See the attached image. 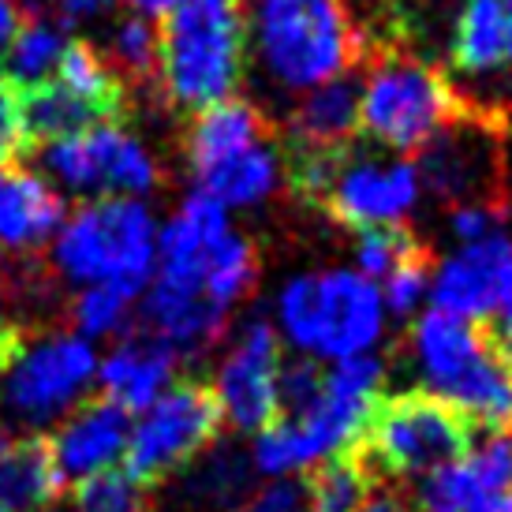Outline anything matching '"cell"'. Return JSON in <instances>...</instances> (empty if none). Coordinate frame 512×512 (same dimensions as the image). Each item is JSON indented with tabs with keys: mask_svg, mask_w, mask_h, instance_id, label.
<instances>
[{
	"mask_svg": "<svg viewBox=\"0 0 512 512\" xmlns=\"http://www.w3.org/2000/svg\"><path fill=\"white\" fill-rule=\"evenodd\" d=\"M42 176L79 199H146L161 184L154 154L116 120H98L38 143Z\"/></svg>",
	"mask_w": 512,
	"mask_h": 512,
	"instance_id": "obj_10",
	"label": "cell"
},
{
	"mask_svg": "<svg viewBox=\"0 0 512 512\" xmlns=\"http://www.w3.org/2000/svg\"><path fill=\"white\" fill-rule=\"evenodd\" d=\"M68 49V30L53 23V19H30L15 30L12 45H8V79L19 90H34L45 86L60 68V57Z\"/></svg>",
	"mask_w": 512,
	"mask_h": 512,
	"instance_id": "obj_27",
	"label": "cell"
},
{
	"mask_svg": "<svg viewBox=\"0 0 512 512\" xmlns=\"http://www.w3.org/2000/svg\"><path fill=\"white\" fill-rule=\"evenodd\" d=\"M498 326H494V337H490V344H494V352H498V359L509 367L512 374V307L501 318H494Z\"/></svg>",
	"mask_w": 512,
	"mask_h": 512,
	"instance_id": "obj_39",
	"label": "cell"
},
{
	"mask_svg": "<svg viewBox=\"0 0 512 512\" xmlns=\"http://www.w3.org/2000/svg\"><path fill=\"white\" fill-rule=\"evenodd\" d=\"M131 415L120 412L109 400H83L72 415H64L45 449L57 464L60 479H94L105 471H116V464L128 453Z\"/></svg>",
	"mask_w": 512,
	"mask_h": 512,
	"instance_id": "obj_16",
	"label": "cell"
},
{
	"mask_svg": "<svg viewBox=\"0 0 512 512\" xmlns=\"http://www.w3.org/2000/svg\"><path fill=\"white\" fill-rule=\"evenodd\" d=\"M322 382H326V370L318 367L314 359L299 356L296 363L281 367V382H277L281 415H285V412H303L307 404H314V400H318V393H322Z\"/></svg>",
	"mask_w": 512,
	"mask_h": 512,
	"instance_id": "obj_34",
	"label": "cell"
},
{
	"mask_svg": "<svg viewBox=\"0 0 512 512\" xmlns=\"http://www.w3.org/2000/svg\"><path fill=\"white\" fill-rule=\"evenodd\" d=\"M456 120V94L449 79L415 57H389L370 64L359 86V131L385 154H412Z\"/></svg>",
	"mask_w": 512,
	"mask_h": 512,
	"instance_id": "obj_8",
	"label": "cell"
},
{
	"mask_svg": "<svg viewBox=\"0 0 512 512\" xmlns=\"http://www.w3.org/2000/svg\"><path fill=\"white\" fill-rule=\"evenodd\" d=\"M505 12H509V64H512V0H505Z\"/></svg>",
	"mask_w": 512,
	"mask_h": 512,
	"instance_id": "obj_47",
	"label": "cell"
},
{
	"mask_svg": "<svg viewBox=\"0 0 512 512\" xmlns=\"http://www.w3.org/2000/svg\"><path fill=\"white\" fill-rule=\"evenodd\" d=\"M240 512H311L307 483L299 479H270L255 494L240 501Z\"/></svg>",
	"mask_w": 512,
	"mask_h": 512,
	"instance_id": "obj_36",
	"label": "cell"
},
{
	"mask_svg": "<svg viewBox=\"0 0 512 512\" xmlns=\"http://www.w3.org/2000/svg\"><path fill=\"white\" fill-rule=\"evenodd\" d=\"M64 490L45 441L23 438L0 456V512H42Z\"/></svg>",
	"mask_w": 512,
	"mask_h": 512,
	"instance_id": "obj_25",
	"label": "cell"
},
{
	"mask_svg": "<svg viewBox=\"0 0 512 512\" xmlns=\"http://www.w3.org/2000/svg\"><path fill=\"white\" fill-rule=\"evenodd\" d=\"M221 4H236V0H221Z\"/></svg>",
	"mask_w": 512,
	"mask_h": 512,
	"instance_id": "obj_48",
	"label": "cell"
},
{
	"mask_svg": "<svg viewBox=\"0 0 512 512\" xmlns=\"http://www.w3.org/2000/svg\"><path fill=\"white\" fill-rule=\"evenodd\" d=\"M385 363L374 352L329 363L326 382L314 404L303 412L277 415L270 427L255 434L251 468L266 479H292L333 456L352 453L363 441L374 404L382 400Z\"/></svg>",
	"mask_w": 512,
	"mask_h": 512,
	"instance_id": "obj_2",
	"label": "cell"
},
{
	"mask_svg": "<svg viewBox=\"0 0 512 512\" xmlns=\"http://www.w3.org/2000/svg\"><path fill=\"white\" fill-rule=\"evenodd\" d=\"M277 337L303 359L341 363L374 352L385 337V303L356 270L299 273L273 299Z\"/></svg>",
	"mask_w": 512,
	"mask_h": 512,
	"instance_id": "obj_5",
	"label": "cell"
},
{
	"mask_svg": "<svg viewBox=\"0 0 512 512\" xmlns=\"http://www.w3.org/2000/svg\"><path fill=\"white\" fill-rule=\"evenodd\" d=\"M471 434L475 427L453 404L430 397L423 389H412L374 404L363 430V445H367V464L385 475L423 479L464 453L471 445Z\"/></svg>",
	"mask_w": 512,
	"mask_h": 512,
	"instance_id": "obj_11",
	"label": "cell"
},
{
	"mask_svg": "<svg viewBox=\"0 0 512 512\" xmlns=\"http://www.w3.org/2000/svg\"><path fill=\"white\" fill-rule=\"evenodd\" d=\"M378 292H382L385 314H397V318H412V314H419V307H423L430 296L427 251L415 247L404 262H397V266L378 281Z\"/></svg>",
	"mask_w": 512,
	"mask_h": 512,
	"instance_id": "obj_31",
	"label": "cell"
},
{
	"mask_svg": "<svg viewBox=\"0 0 512 512\" xmlns=\"http://www.w3.org/2000/svg\"><path fill=\"white\" fill-rule=\"evenodd\" d=\"M49 83H57L64 94H72L94 120H120V113H124L120 75L109 68V60L101 57L98 49H90L83 42H68L57 75Z\"/></svg>",
	"mask_w": 512,
	"mask_h": 512,
	"instance_id": "obj_26",
	"label": "cell"
},
{
	"mask_svg": "<svg viewBox=\"0 0 512 512\" xmlns=\"http://www.w3.org/2000/svg\"><path fill=\"white\" fill-rule=\"evenodd\" d=\"M255 281V243L232 228L221 202L191 191L157 228V266L139 318L176 359H199L221 341L228 314Z\"/></svg>",
	"mask_w": 512,
	"mask_h": 512,
	"instance_id": "obj_1",
	"label": "cell"
},
{
	"mask_svg": "<svg viewBox=\"0 0 512 512\" xmlns=\"http://www.w3.org/2000/svg\"><path fill=\"white\" fill-rule=\"evenodd\" d=\"M356 512H412V509H408L397 494H370Z\"/></svg>",
	"mask_w": 512,
	"mask_h": 512,
	"instance_id": "obj_42",
	"label": "cell"
},
{
	"mask_svg": "<svg viewBox=\"0 0 512 512\" xmlns=\"http://www.w3.org/2000/svg\"><path fill=\"white\" fill-rule=\"evenodd\" d=\"M449 232L456 236V243H475L501 232V206L490 199H468L453 202V214H449Z\"/></svg>",
	"mask_w": 512,
	"mask_h": 512,
	"instance_id": "obj_35",
	"label": "cell"
},
{
	"mask_svg": "<svg viewBox=\"0 0 512 512\" xmlns=\"http://www.w3.org/2000/svg\"><path fill=\"white\" fill-rule=\"evenodd\" d=\"M262 139H270V131L251 101H217L210 109H202L187 131V165L195 172L210 161H221L236 150L262 143Z\"/></svg>",
	"mask_w": 512,
	"mask_h": 512,
	"instance_id": "obj_24",
	"label": "cell"
},
{
	"mask_svg": "<svg viewBox=\"0 0 512 512\" xmlns=\"http://www.w3.org/2000/svg\"><path fill=\"white\" fill-rule=\"evenodd\" d=\"M68 512H143V494H139V483L124 471H105L75 483Z\"/></svg>",
	"mask_w": 512,
	"mask_h": 512,
	"instance_id": "obj_32",
	"label": "cell"
},
{
	"mask_svg": "<svg viewBox=\"0 0 512 512\" xmlns=\"http://www.w3.org/2000/svg\"><path fill=\"white\" fill-rule=\"evenodd\" d=\"M505 486H512V434H490L423 475L415 505L419 512H471Z\"/></svg>",
	"mask_w": 512,
	"mask_h": 512,
	"instance_id": "obj_17",
	"label": "cell"
},
{
	"mask_svg": "<svg viewBox=\"0 0 512 512\" xmlns=\"http://www.w3.org/2000/svg\"><path fill=\"white\" fill-rule=\"evenodd\" d=\"M415 247H419V243H415L404 228H374V232H359L356 266H352V270L363 273L367 281L378 285L397 262H404V258L412 255Z\"/></svg>",
	"mask_w": 512,
	"mask_h": 512,
	"instance_id": "obj_33",
	"label": "cell"
},
{
	"mask_svg": "<svg viewBox=\"0 0 512 512\" xmlns=\"http://www.w3.org/2000/svg\"><path fill=\"white\" fill-rule=\"evenodd\" d=\"M23 146H27V135H23V94H19V86L8 75H0V169L12 165Z\"/></svg>",
	"mask_w": 512,
	"mask_h": 512,
	"instance_id": "obj_37",
	"label": "cell"
},
{
	"mask_svg": "<svg viewBox=\"0 0 512 512\" xmlns=\"http://www.w3.org/2000/svg\"><path fill=\"white\" fill-rule=\"evenodd\" d=\"M449 60L464 79H494L509 64L505 0H464L449 38Z\"/></svg>",
	"mask_w": 512,
	"mask_h": 512,
	"instance_id": "obj_23",
	"label": "cell"
},
{
	"mask_svg": "<svg viewBox=\"0 0 512 512\" xmlns=\"http://www.w3.org/2000/svg\"><path fill=\"white\" fill-rule=\"evenodd\" d=\"M419 180L445 202L483 199L486 184L494 176V143L475 124H445V128L423 146Z\"/></svg>",
	"mask_w": 512,
	"mask_h": 512,
	"instance_id": "obj_18",
	"label": "cell"
},
{
	"mask_svg": "<svg viewBox=\"0 0 512 512\" xmlns=\"http://www.w3.org/2000/svg\"><path fill=\"white\" fill-rule=\"evenodd\" d=\"M281 337L270 318H247L214 374V404L221 423L240 434H258L281 415Z\"/></svg>",
	"mask_w": 512,
	"mask_h": 512,
	"instance_id": "obj_14",
	"label": "cell"
},
{
	"mask_svg": "<svg viewBox=\"0 0 512 512\" xmlns=\"http://www.w3.org/2000/svg\"><path fill=\"white\" fill-rule=\"evenodd\" d=\"M131 318H135V296L113 285L79 288L72 299L75 333L86 341H105V337H128Z\"/></svg>",
	"mask_w": 512,
	"mask_h": 512,
	"instance_id": "obj_29",
	"label": "cell"
},
{
	"mask_svg": "<svg viewBox=\"0 0 512 512\" xmlns=\"http://www.w3.org/2000/svg\"><path fill=\"white\" fill-rule=\"evenodd\" d=\"M64 199L42 172L0 169V251L30 255L57 236Z\"/></svg>",
	"mask_w": 512,
	"mask_h": 512,
	"instance_id": "obj_20",
	"label": "cell"
},
{
	"mask_svg": "<svg viewBox=\"0 0 512 512\" xmlns=\"http://www.w3.org/2000/svg\"><path fill=\"white\" fill-rule=\"evenodd\" d=\"M176 363L180 359L172 356L157 337L128 333L124 341H116L109 348V356L98 359L101 400H109L128 415L146 412L176 382Z\"/></svg>",
	"mask_w": 512,
	"mask_h": 512,
	"instance_id": "obj_19",
	"label": "cell"
},
{
	"mask_svg": "<svg viewBox=\"0 0 512 512\" xmlns=\"http://www.w3.org/2000/svg\"><path fill=\"white\" fill-rule=\"evenodd\" d=\"M423 199V180L400 154H348L337 157L318 202H326L333 221L352 232L400 228Z\"/></svg>",
	"mask_w": 512,
	"mask_h": 512,
	"instance_id": "obj_13",
	"label": "cell"
},
{
	"mask_svg": "<svg viewBox=\"0 0 512 512\" xmlns=\"http://www.w3.org/2000/svg\"><path fill=\"white\" fill-rule=\"evenodd\" d=\"M359 131V86L341 75L299 94L288 116L292 150H344Z\"/></svg>",
	"mask_w": 512,
	"mask_h": 512,
	"instance_id": "obj_22",
	"label": "cell"
},
{
	"mask_svg": "<svg viewBox=\"0 0 512 512\" xmlns=\"http://www.w3.org/2000/svg\"><path fill=\"white\" fill-rule=\"evenodd\" d=\"M128 4L131 15H139V19H150V23H157V19H169L172 8L180 4V0H124Z\"/></svg>",
	"mask_w": 512,
	"mask_h": 512,
	"instance_id": "obj_40",
	"label": "cell"
},
{
	"mask_svg": "<svg viewBox=\"0 0 512 512\" xmlns=\"http://www.w3.org/2000/svg\"><path fill=\"white\" fill-rule=\"evenodd\" d=\"M157 57H161V30L150 19H139V15L116 19L109 30V57H105L116 75L150 79L157 72Z\"/></svg>",
	"mask_w": 512,
	"mask_h": 512,
	"instance_id": "obj_30",
	"label": "cell"
},
{
	"mask_svg": "<svg viewBox=\"0 0 512 512\" xmlns=\"http://www.w3.org/2000/svg\"><path fill=\"white\" fill-rule=\"evenodd\" d=\"M243 38L262 83L288 98L348 75L359 53L344 0H251Z\"/></svg>",
	"mask_w": 512,
	"mask_h": 512,
	"instance_id": "obj_3",
	"label": "cell"
},
{
	"mask_svg": "<svg viewBox=\"0 0 512 512\" xmlns=\"http://www.w3.org/2000/svg\"><path fill=\"white\" fill-rule=\"evenodd\" d=\"M311 483H307V501L311 512H356L370 498V464L363 456L341 453L311 468Z\"/></svg>",
	"mask_w": 512,
	"mask_h": 512,
	"instance_id": "obj_28",
	"label": "cell"
},
{
	"mask_svg": "<svg viewBox=\"0 0 512 512\" xmlns=\"http://www.w3.org/2000/svg\"><path fill=\"white\" fill-rule=\"evenodd\" d=\"M120 0H57L53 4V23H60L64 30H83L105 23Z\"/></svg>",
	"mask_w": 512,
	"mask_h": 512,
	"instance_id": "obj_38",
	"label": "cell"
},
{
	"mask_svg": "<svg viewBox=\"0 0 512 512\" xmlns=\"http://www.w3.org/2000/svg\"><path fill=\"white\" fill-rule=\"evenodd\" d=\"M53 4H57V0H15V8L27 12L30 19H49V15H53Z\"/></svg>",
	"mask_w": 512,
	"mask_h": 512,
	"instance_id": "obj_45",
	"label": "cell"
},
{
	"mask_svg": "<svg viewBox=\"0 0 512 512\" xmlns=\"http://www.w3.org/2000/svg\"><path fill=\"white\" fill-rule=\"evenodd\" d=\"M19 8H15V0H0V60H4V53H8V45H12L15 30L23 27L19 23Z\"/></svg>",
	"mask_w": 512,
	"mask_h": 512,
	"instance_id": "obj_41",
	"label": "cell"
},
{
	"mask_svg": "<svg viewBox=\"0 0 512 512\" xmlns=\"http://www.w3.org/2000/svg\"><path fill=\"white\" fill-rule=\"evenodd\" d=\"M243 72L247 38L240 12L221 0H180L161 30L157 75L165 98L184 113H202L232 98Z\"/></svg>",
	"mask_w": 512,
	"mask_h": 512,
	"instance_id": "obj_7",
	"label": "cell"
},
{
	"mask_svg": "<svg viewBox=\"0 0 512 512\" xmlns=\"http://www.w3.org/2000/svg\"><path fill=\"white\" fill-rule=\"evenodd\" d=\"M157 217L143 199H90L53 236V270L72 288L113 285L139 296L157 266Z\"/></svg>",
	"mask_w": 512,
	"mask_h": 512,
	"instance_id": "obj_6",
	"label": "cell"
},
{
	"mask_svg": "<svg viewBox=\"0 0 512 512\" xmlns=\"http://www.w3.org/2000/svg\"><path fill=\"white\" fill-rule=\"evenodd\" d=\"M217 430H221V412L214 393L199 382H172L131 423L124 475L139 486L165 483L172 471L191 468L210 449Z\"/></svg>",
	"mask_w": 512,
	"mask_h": 512,
	"instance_id": "obj_12",
	"label": "cell"
},
{
	"mask_svg": "<svg viewBox=\"0 0 512 512\" xmlns=\"http://www.w3.org/2000/svg\"><path fill=\"white\" fill-rule=\"evenodd\" d=\"M15 344H19V337H15V329L4 322V314H0V370L8 367V359H12Z\"/></svg>",
	"mask_w": 512,
	"mask_h": 512,
	"instance_id": "obj_43",
	"label": "cell"
},
{
	"mask_svg": "<svg viewBox=\"0 0 512 512\" xmlns=\"http://www.w3.org/2000/svg\"><path fill=\"white\" fill-rule=\"evenodd\" d=\"M195 176V191L217 199L225 210H255L262 202L277 195V187L285 184V157L273 146V139L236 150V154L210 161Z\"/></svg>",
	"mask_w": 512,
	"mask_h": 512,
	"instance_id": "obj_21",
	"label": "cell"
},
{
	"mask_svg": "<svg viewBox=\"0 0 512 512\" xmlns=\"http://www.w3.org/2000/svg\"><path fill=\"white\" fill-rule=\"evenodd\" d=\"M434 311L464 322H494L512 307V236L494 232L486 240L460 243L430 273Z\"/></svg>",
	"mask_w": 512,
	"mask_h": 512,
	"instance_id": "obj_15",
	"label": "cell"
},
{
	"mask_svg": "<svg viewBox=\"0 0 512 512\" xmlns=\"http://www.w3.org/2000/svg\"><path fill=\"white\" fill-rule=\"evenodd\" d=\"M98 382V352L79 333H45L15 344L0 370V412L8 427L45 430L72 415Z\"/></svg>",
	"mask_w": 512,
	"mask_h": 512,
	"instance_id": "obj_9",
	"label": "cell"
},
{
	"mask_svg": "<svg viewBox=\"0 0 512 512\" xmlns=\"http://www.w3.org/2000/svg\"><path fill=\"white\" fill-rule=\"evenodd\" d=\"M408 359L423 393L453 404L471 427L490 434L512 430V374L475 322L427 311L415 318Z\"/></svg>",
	"mask_w": 512,
	"mask_h": 512,
	"instance_id": "obj_4",
	"label": "cell"
},
{
	"mask_svg": "<svg viewBox=\"0 0 512 512\" xmlns=\"http://www.w3.org/2000/svg\"><path fill=\"white\" fill-rule=\"evenodd\" d=\"M12 441H15L12 427H8L4 419H0V456H4V453H8V449H12Z\"/></svg>",
	"mask_w": 512,
	"mask_h": 512,
	"instance_id": "obj_46",
	"label": "cell"
},
{
	"mask_svg": "<svg viewBox=\"0 0 512 512\" xmlns=\"http://www.w3.org/2000/svg\"><path fill=\"white\" fill-rule=\"evenodd\" d=\"M471 512H512V486H505V490H498L494 498H486L483 505H475Z\"/></svg>",
	"mask_w": 512,
	"mask_h": 512,
	"instance_id": "obj_44",
	"label": "cell"
}]
</instances>
